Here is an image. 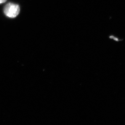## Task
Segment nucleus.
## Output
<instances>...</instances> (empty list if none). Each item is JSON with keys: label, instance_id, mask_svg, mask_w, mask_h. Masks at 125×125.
Wrapping results in <instances>:
<instances>
[{"label": "nucleus", "instance_id": "f257e3e1", "mask_svg": "<svg viewBox=\"0 0 125 125\" xmlns=\"http://www.w3.org/2000/svg\"><path fill=\"white\" fill-rule=\"evenodd\" d=\"M20 12V8L18 5L13 3H9L4 8V13L10 18H14L17 16Z\"/></svg>", "mask_w": 125, "mask_h": 125}, {"label": "nucleus", "instance_id": "f03ea898", "mask_svg": "<svg viewBox=\"0 0 125 125\" xmlns=\"http://www.w3.org/2000/svg\"><path fill=\"white\" fill-rule=\"evenodd\" d=\"M7 0H0V4L5 3V2H6Z\"/></svg>", "mask_w": 125, "mask_h": 125}]
</instances>
